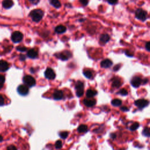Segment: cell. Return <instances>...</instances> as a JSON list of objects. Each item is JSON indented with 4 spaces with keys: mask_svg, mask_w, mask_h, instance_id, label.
<instances>
[{
    "mask_svg": "<svg viewBox=\"0 0 150 150\" xmlns=\"http://www.w3.org/2000/svg\"><path fill=\"white\" fill-rule=\"evenodd\" d=\"M29 16L34 22L39 23L44 17V12L40 9H35L31 11Z\"/></svg>",
    "mask_w": 150,
    "mask_h": 150,
    "instance_id": "6da1fadb",
    "label": "cell"
},
{
    "mask_svg": "<svg viewBox=\"0 0 150 150\" xmlns=\"http://www.w3.org/2000/svg\"><path fill=\"white\" fill-rule=\"evenodd\" d=\"M135 16L137 19L144 22L148 18V13L142 8H138L135 11Z\"/></svg>",
    "mask_w": 150,
    "mask_h": 150,
    "instance_id": "7a4b0ae2",
    "label": "cell"
},
{
    "mask_svg": "<svg viewBox=\"0 0 150 150\" xmlns=\"http://www.w3.org/2000/svg\"><path fill=\"white\" fill-rule=\"evenodd\" d=\"M23 82L28 87H33L36 84V80L31 75H26L23 78Z\"/></svg>",
    "mask_w": 150,
    "mask_h": 150,
    "instance_id": "3957f363",
    "label": "cell"
},
{
    "mask_svg": "<svg viewBox=\"0 0 150 150\" xmlns=\"http://www.w3.org/2000/svg\"><path fill=\"white\" fill-rule=\"evenodd\" d=\"M75 89L76 90V96L81 97L84 93V84L80 81H78L75 85Z\"/></svg>",
    "mask_w": 150,
    "mask_h": 150,
    "instance_id": "277c9868",
    "label": "cell"
},
{
    "mask_svg": "<svg viewBox=\"0 0 150 150\" xmlns=\"http://www.w3.org/2000/svg\"><path fill=\"white\" fill-rule=\"evenodd\" d=\"M23 34L19 31H15L11 35V40L14 43H19L23 39Z\"/></svg>",
    "mask_w": 150,
    "mask_h": 150,
    "instance_id": "5b68a950",
    "label": "cell"
},
{
    "mask_svg": "<svg viewBox=\"0 0 150 150\" xmlns=\"http://www.w3.org/2000/svg\"><path fill=\"white\" fill-rule=\"evenodd\" d=\"M17 91L19 95L22 96H26L29 93V88L28 86L26 84H21L18 86Z\"/></svg>",
    "mask_w": 150,
    "mask_h": 150,
    "instance_id": "8992f818",
    "label": "cell"
},
{
    "mask_svg": "<svg viewBox=\"0 0 150 150\" xmlns=\"http://www.w3.org/2000/svg\"><path fill=\"white\" fill-rule=\"evenodd\" d=\"M135 105L140 109H143L145 107H147L149 104V101L145 99H139L134 102Z\"/></svg>",
    "mask_w": 150,
    "mask_h": 150,
    "instance_id": "52a82bcc",
    "label": "cell"
},
{
    "mask_svg": "<svg viewBox=\"0 0 150 150\" xmlns=\"http://www.w3.org/2000/svg\"><path fill=\"white\" fill-rule=\"evenodd\" d=\"M45 76L49 80H53L56 77V74L52 68H48L45 72Z\"/></svg>",
    "mask_w": 150,
    "mask_h": 150,
    "instance_id": "ba28073f",
    "label": "cell"
},
{
    "mask_svg": "<svg viewBox=\"0 0 150 150\" xmlns=\"http://www.w3.org/2000/svg\"><path fill=\"white\" fill-rule=\"evenodd\" d=\"M72 56V54L69 51H65L62 53H58V58L62 60H68L69 58H70Z\"/></svg>",
    "mask_w": 150,
    "mask_h": 150,
    "instance_id": "9c48e42d",
    "label": "cell"
},
{
    "mask_svg": "<svg viewBox=\"0 0 150 150\" xmlns=\"http://www.w3.org/2000/svg\"><path fill=\"white\" fill-rule=\"evenodd\" d=\"M142 82V79L138 76L134 77L131 81V84L134 88H138L141 85V83Z\"/></svg>",
    "mask_w": 150,
    "mask_h": 150,
    "instance_id": "30bf717a",
    "label": "cell"
},
{
    "mask_svg": "<svg viewBox=\"0 0 150 150\" xmlns=\"http://www.w3.org/2000/svg\"><path fill=\"white\" fill-rule=\"evenodd\" d=\"M83 103L86 107H88V108H92V107L94 106L96 104V100L94 99H91V98L86 99L83 100Z\"/></svg>",
    "mask_w": 150,
    "mask_h": 150,
    "instance_id": "8fae6325",
    "label": "cell"
},
{
    "mask_svg": "<svg viewBox=\"0 0 150 150\" xmlns=\"http://www.w3.org/2000/svg\"><path fill=\"white\" fill-rule=\"evenodd\" d=\"M9 68L10 65L7 62L4 60H0V72H5L8 70Z\"/></svg>",
    "mask_w": 150,
    "mask_h": 150,
    "instance_id": "7c38bea8",
    "label": "cell"
},
{
    "mask_svg": "<svg viewBox=\"0 0 150 150\" xmlns=\"http://www.w3.org/2000/svg\"><path fill=\"white\" fill-rule=\"evenodd\" d=\"M112 65H113L112 61L109 59H105L102 60L100 63L101 66L103 68H110L112 66Z\"/></svg>",
    "mask_w": 150,
    "mask_h": 150,
    "instance_id": "4fadbf2b",
    "label": "cell"
},
{
    "mask_svg": "<svg viewBox=\"0 0 150 150\" xmlns=\"http://www.w3.org/2000/svg\"><path fill=\"white\" fill-rule=\"evenodd\" d=\"M14 2L12 0H4L2 2L3 7L5 9H10L14 6Z\"/></svg>",
    "mask_w": 150,
    "mask_h": 150,
    "instance_id": "5bb4252c",
    "label": "cell"
},
{
    "mask_svg": "<svg viewBox=\"0 0 150 150\" xmlns=\"http://www.w3.org/2000/svg\"><path fill=\"white\" fill-rule=\"evenodd\" d=\"M53 99L55 100H59L63 97V93L62 90H56L53 94Z\"/></svg>",
    "mask_w": 150,
    "mask_h": 150,
    "instance_id": "9a60e30c",
    "label": "cell"
},
{
    "mask_svg": "<svg viewBox=\"0 0 150 150\" xmlns=\"http://www.w3.org/2000/svg\"><path fill=\"white\" fill-rule=\"evenodd\" d=\"M110 37L108 34H103L100 37V42L102 44H105L110 40Z\"/></svg>",
    "mask_w": 150,
    "mask_h": 150,
    "instance_id": "2e32d148",
    "label": "cell"
},
{
    "mask_svg": "<svg viewBox=\"0 0 150 150\" xmlns=\"http://www.w3.org/2000/svg\"><path fill=\"white\" fill-rule=\"evenodd\" d=\"M38 51L35 49H31L28 51L27 53V56L32 59H35L38 57Z\"/></svg>",
    "mask_w": 150,
    "mask_h": 150,
    "instance_id": "e0dca14e",
    "label": "cell"
},
{
    "mask_svg": "<svg viewBox=\"0 0 150 150\" xmlns=\"http://www.w3.org/2000/svg\"><path fill=\"white\" fill-rule=\"evenodd\" d=\"M113 82H112V87L114 88H118L121 86V82L120 79L118 77H114L113 79Z\"/></svg>",
    "mask_w": 150,
    "mask_h": 150,
    "instance_id": "ac0fdd59",
    "label": "cell"
},
{
    "mask_svg": "<svg viewBox=\"0 0 150 150\" xmlns=\"http://www.w3.org/2000/svg\"><path fill=\"white\" fill-rule=\"evenodd\" d=\"M55 31L57 34H63V33H65L66 31V28L65 26H63L62 25H60L57 26L55 28Z\"/></svg>",
    "mask_w": 150,
    "mask_h": 150,
    "instance_id": "d6986e66",
    "label": "cell"
},
{
    "mask_svg": "<svg viewBox=\"0 0 150 150\" xmlns=\"http://www.w3.org/2000/svg\"><path fill=\"white\" fill-rule=\"evenodd\" d=\"M49 4L55 8H59L61 7V3L59 0H49Z\"/></svg>",
    "mask_w": 150,
    "mask_h": 150,
    "instance_id": "ffe728a7",
    "label": "cell"
},
{
    "mask_svg": "<svg viewBox=\"0 0 150 150\" xmlns=\"http://www.w3.org/2000/svg\"><path fill=\"white\" fill-rule=\"evenodd\" d=\"M97 92L93 89H89L86 92V97L88 98H92L94 96H96Z\"/></svg>",
    "mask_w": 150,
    "mask_h": 150,
    "instance_id": "44dd1931",
    "label": "cell"
},
{
    "mask_svg": "<svg viewBox=\"0 0 150 150\" xmlns=\"http://www.w3.org/2000/svg\"><path fill=\"white\" fill-rule=\"evenodd\" d=\"M88 130V127L86 125H84V124H82L80 125L78 128H77V131L79 133H86Z\"/></svg>",
    "mask_w": 150,
    "mask_h": 150,
    "instance_id": "7402d4cb",
    "label": "cell"
},
{
    "mask_svg": "<svg viewBox=\"0 0 150 150\" xmlns=\"http://www.w3.org/2000/svg\"><path fill=\"white\" fill-rule=\"evenodd\" d=\"M83 75H84V76L86 77H87L88 79H92L93 77V73L89 69H86L84 70L83 71Z\"/></svg>",
    "mask_w": 150,
    "mask_h": 150,
    "instance_id": "603a6c76",
    "label": "cell"
},
{
    "mask_svg": "<svg viewBox=\"0 0 150 150\" xmlns=\"http://www.w3.org/2000/svg\"><path fill=\"white\" fill-rule=\"evenodd\" d=\"M121 104H122V101L120 99H114L112 101V104L114 106H116V107L120 106V105H121Z\"/></svg>",
    "mask_w": 150,
    "mask_h": 150,
    "instance_id": "cb8c5ba5",
    "label": "cell"
},
{
    "mask_svg": "<svg viewBox=\"0 0 150 150\" xmlns=\"http://www.w3.org/2000/svg\"><path fill=\"white\" fill-rule=\"evenodd\" d=\"M142 135L145 137H150V128L145 127L142 131Z\"/></svg>",
    "mask_w": 150,
    "mask_h": 150,
    "instance_id": "d4e9b609",
    "label": "cell"
},
{
    "mask_svg": "<svg viewBox=\"0 0 150 150\" xmlns=\"http://www.w3.org/2000/svg\"><path fill=\"white\" fill-rule=\"evenodd\" d=\"M139 126H140L139 123L136 122V123H133V124L131 125V127H130V129L131 131L134 132V131L136 130L137 129H138V127H139Z\"/></svg>",
    "mask_w": 150,
    "mask_h": 150,
    "instance_id": "484cf974",
    "label": "cell"
},
{
    "mask_svg": "<svg viewBox=\"0 0 150 150\" xmlns=\"http://www.w3.org/2000/svg\"><path fill=\"white\" fill-rule=\"evenodd\" d=\"M69 133L68 132H60L59 133V135H60V137L63 138V139H65L67 138L68 136Z\"/></svg>",
    "mask_w": 150,
    "mask_h": 150,
    "instance_id": "4316f807",
    "label": "cell"
},
{
    "mask_svg": "<svg viewBox=\"0 0 150 150\" xmlns=\"http://www.w3.org/2000/svg\"><path fill=\"white\" fill-rule=\"evenodd\" d=\"M79 1L83 7L87 6L89 4V0H79Z\"/></svg>",
    "mask_w": 150,
    "mask_h": 150,
    "instance_id": "83f0119b",
    "label": "cell"
},
{
    "mask_svg": "<svg viewBox=\"0 0 150 150\" xmlns=\"http://www.w3.org/2000/svg\"><path fill=\"white\" fill-rule=\"evenodd\" d=\"M62 147V142L60 140H58L55 143V148L56 149H60Z\"/></svg>",
    "mask_w": 150,
    "mask_h": 150,
    "instance_id": "f1b7e54d",
    "label": "cell"
},
{
    "mask_svg": "<svg viewBox=\"0 0 150 150\" xmlns=\"http://www.w3.org/2000/svg\"><path fill=\"white\" fill-rule=\"evenodd\" d=\"M106 1L108 3V4L112 5H116L118 2V0H106Z\"/></svg>",
    "mask_w": 150,
    "mask_h": 150,
    "instance_id": "f546056e",
    "label": "cell"
},
{
    "mask_svg": "<svg viewBox=\"0 0 150 150\" xmlns=\"http://www.w3.org/2000/svg\"><path fill=\"white\" fill-rule=\"evenodd\" d=\"M118 94H120L121 96H126L128 95V92L125 89H123L121 90H120L118 92Z\"/></svg>",
    "mask_w": 150,
    "mask_h": 150,
    "instance_id": "4dcf8cb0",
    "label": "cell"
},
{
    "mask_svg": "<svg viewBox=\"0 0 150 150\" xmlns=\"http://www.w3.org/2000/svg\"><path fill=\"white\" fill-rule=\"evenodd\" d=\"M5 80V77L4 75H0V86H2Z\"/></svg>",
    "mask_w": 150,
    "mask_h": 150,
    "instance_id": "1f68e13d",
    "label": "cell"
},
{
    "mask_svg": "<svg viewBox=\"0 0 150 150\" xmlns=\"http://www.w3.org/2000/svg\"><path fill=\"white\" fill-rule=\"evenodd\" d=\"M4 103H5V100L4 97L1 95H0V106L3 105L4 104Z\"/></svg>",
    "mask_w": 150,
    "mask_h": 150,
    "instance_id": "d6a6232c",
    "label": "cell"
},
{
    "mask_svg": "<svg viewBox=\"0 0 150 150\" xmlns=\"http://www.w3.org/2000/svg\"><path fill=\"white\" fill-rule=\"evenodd\" d=\"M28 1L31 3V4L33 5H37L39 4L40 0H28Z\"/></svg>",
    "mask_w": 150,
    "mask_h": 150,
    "instance_id": "836d02e7",
    "label": "cell"
},
{
    "mask_svg": "<svg viewBox=\"0 0 150 150\" xmlns=\"http://www.w3.org/2000/svg\"><path fill=\"white\" fill-rule=\"evenodd\" d=\"M17 50L19 51H21V52H25L27 50V48H25L24 47H18L17 48Z\"/></svg>",
    "mask_w": 150,
    "mask_h": 150,
    "instance_id": "e575fe53",
    "label": "cell"
},
{
    "mask_svg": "<svg viewBox=\"0 0 150 150\" xmlns=\"http://www.w3.org/2000/svg\"><path fill=\"white\" fill-rule=\"evenodd\" d=\"M145 48H146V49L148 51H149V52H150V41L149 42H148L147 44H146V45H145Z\"/></svg>",
    "mask_w": 150,
    "mask_h": 150,
    "instance_id": "d590c367",
    "label": "cell"
},
{
    "mask_svg": "<svg viewBox=\"0 0 150 150\" xmlns=\"http://www.w3.org/2000/svg\"><path fill=\"white\" fill-rule=\"evenodd\" d=\"M125 53V55H126L127 56H129V57H133V54L132 53V52H130V51H126Z\"/></svg>",
    "mask_w": 150,
    "mask_h": 150,
    "instance_id": "8d00e7d4",
    "label": "cell"
},
{
    "mask_svg": "<svg viewBox=\"0 0 150 150\" xmlns=\"http://www.w3.org/2000/svg\"><path fill=\"white\" fill-rule=\"evenodd\" d=\"M120 67H121L120 65H116V66L114 67L113 70H114V71H118V70L120 69Z\"/></svg>",
    "mask_w": 150,
    "mask_h": 150,
    "instance_id": "74e56055",
    "label": "cell"
},
{
    "mask_svg": "<svg viewBox=\"0 0 150 150\" xmlns=\"http://www.w3.org/2000/svg\"><path fill=\"white\" fill-rule=\"evenodd\" d=\"M121 110H122L123 112H127V111L129 110V109H128V108H127V107L123 106L121 108Z\"/></svg>",
    "mask_w": 150,
    "mask_h": 150,
    "instance_id": "f35d334b",
    "label": "cell"
},
{
    "mask_svg": "<svg viewBox=\"0 0 150 150\" xmlns=\"http://www.w3.org/2000/svg\"><path fill=\"white\" fill-rule=\"evenodd\" d=\"M110 137H111L112 138H113V139H114V138L116 137V134H114V133H112V134H110Z\"/></svg>",
    "mask_w": 150,
    "mask_h": 150,
    "instance_id": "ab89813d",
    "label": "cell"
},
{
    "mask_svg": "<svg viewBox=\"0 0 150 150\" xmlns=\"http://www.w3.org/2000/svg\"><path fill=\"white\" fill-rule=\"evenodd\" d=\"M7 148H8V149H16V148L15 147L13 146V145H11V146L8 147Z\"/></svg>",
    "mask_w": 150,
    "mask_h": 150,
    "instance_id": "60d3db41",
    "label": "cell"
},
{
    "mask_svg": "<svg viewBox=\"0 0 150 150\" xmlns=\"http://www.w3.org/2000/svg\"><path fill=\"white\" fill-rule=\"evenodd\" d=\"M148 79H144L143 80V82H142L143 84H147V83H148Z\"/></svg>",
    "mask_w": 150,
    "mask_h": 150,
    "instance_id": "b9f144b4",
    "label": "cell"
},
{
    "mask_svg": "<svg viewBox=\"0 0 150 150\" xmlns=\"http://www.w3.org/2000/svg\"><path fill=\"white\" fill-rule=\"evenodd\" d=\"M3 137H2V136H0V142H1V141H3Z\"/></svg>",
    "mask_w": 150,
    "mask_h": 150,
    "instance_id": "7bdbcfd3",
    "label": "cell"
}]
</instances>
